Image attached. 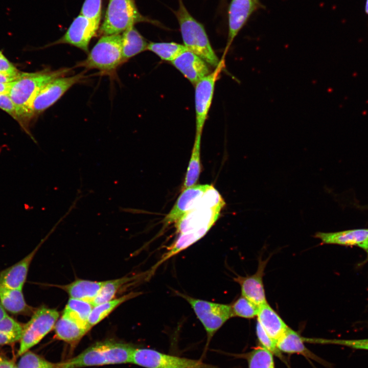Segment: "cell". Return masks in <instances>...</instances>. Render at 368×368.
I'll return each instance as SVG.
<instances>
[{
  "mask_svg": "<svg viewBox=\"0 0 368 368\" xmlns=\"http://www.w3.org/2000/svg\"><path fill=\"white\" fill-rule=\"evenodd\" d=\"M225 204L221 195L211 185L196 205L175 223L178 236L161 257L162 261L165 262L204 236L219 218Z\"/></svg>",
  "mask_w": 368,
  "mask_h": 368,
  "instance_id": "obj_1",
  "label": "cell"
},
{
  "mask_svg": "<svg viewBox=\"0 0 368 368\" xmlns=\"http://www.w3.org/2000/svg\"><path fill=\"white\" fill-rule=\"evenodd\" d=\"M72 71L70 68L56 70L44 69L33 73L21 72L13 81L9 95L16 106L18 122L29 133L28 125L32 120L31 106L35 96L47 83L56 78L65 76Z\"/></svg>",
  "mask_w": 368,
  "mask_h": 368,
  "instance_id": "obj_2",
  "label": "cell"
},
{
  "mask_svg": "<svg viewBox=\"0 0 368 368\" xmlns=\"http://www.w3.org/2000/svg\"><path fill=\"white\" fill-rule=\"evenodd\" d=\"M135 347L132 344L106 340L97 342L75 357L59 362V368H83L109 364L131 363Z\"/></svg>",
  "mask_w": 368,
  "mask_h": 368,
  "instance_id": "obj_3",
  "label": "cell"
},
{
  "mask_svg": "<svg viewBox=\"0 0 368 368\" xmlns=\"http://www.w3.org/2000/svg\"><path fill=\"white\" fill-rule=\"evenodd\" d=\"M175 12L184 45L215 68L220 60L213 50L203 25L189 12L182 0Z\"/></svg>",
  "mask_w": 368,
  "mask_h": 368,
  "instance_id": "obj_4",
  "label": "cell"
},
{
  "mask_svg": "<svg viewBox=\"0 0 368 368\" xmlns=\"http://www.w3.org/2000/svg\"><path fill=\"white\" fill-rule=\"evenodd\" d=\"M123 62L122 35H104L99 39L87 58L79 62L76 67H82L85 70L97 69L110 74Z\"/></svg>",
  "mask_w": 368,
  "mask_h": 368,
  "instance_id": "obj_5",
  "label": "cell"
},
{
  "mask_svg": "<svg viewBox=\"0 0 368 368\" xmlns=\"http://www.w3.org/2000/svg\"><path fill=\"white\" fill-rule=\"evenodd\" d=\"M149 20L140 14L134 0H109L100 33L103 36L120 34L137 22Z\"/></svg>",
  "mask_w": 368,
  "mask_h": 368,
  "instance_id": "obj_6",
  "label": "cell"
},
{
  "mask_svg": "<svg viewBox=\"0 0 368 368\" xmlns=\"http://www.w3.org/2000/svg\"><path fill=\"white\" fill-rule=\"evenodd\" d=\"M186 300L203 325L207 335V344L215 334L231 317V306L196 298L186 294L177 293Z\"/></svg>",
  "mask_w": 368,
  "mask_h": 368,
  "instance_id": "obj_7",
  "label": "cell"
},
{
  "mask_svg": "<svg viewBox=\"0 0 368 368\" xmlns=\"http://www.w3.org/2000/svg\"><path fill=\"white\" fill-rule=\"evenodd\" d=\"M59 317L56 309L41 306L34 311L24 325L17 355L20 356L38 343L55 327Z\"/></svg>",
  "mask_w": 368,
  "mask_h": 368,
  "instance_id": "obj_8",
  "label": "cell"
},
{
  "mask_svg": "<svg viewBox=\"0 0 368 368\" xmlns=\"http://www.w3.org/2000/svg\"><path fill=\"white\" fill-rule=\"evenodd\" d=\"M131 363L145 368H219L199 360L169 355L144 348L135 349Z\"/></svg>",
  "mask_w": 368,
  "mask_h": 368,
  "instance_id": "obj_9",
  "label": "cell"
},
{
  "mask_svg": "<svg viewBox=\"0 0 368 368\" xmlns=\"http://www.w3.org/2000/svg\"><path fill=\"white\" fill-rule=\"evenodd\" d=\"M224 57L223 56L213 72L195 84L196 140H201L203 128L212 104L215 83L225 67Z\"/></svg>",
  "mask_w": 368,
  "mask_h": 368,
  "instance_id": "obj_10",
  "label": "cell"
},
{
  "mask_svg": "<svg viewBox=\"0 0 368 368\" xmlns=\"http://www.w3.org/2000/svg\"><path fill=\"white\" fill-rule=\"evenodd\" d=\"M86 70L71 76H62L52 80L37 93L31 106L32 119L56 103L72 86L86 76Z\"/></svg>",
  "mask_w": 368,
  "mask_h": 368,
  "instance_id": "obj_11",
  "label": "cell"
},
{
  "mask_svg": "<svg viewBox=\"0 0 368 368\" xmlns=\"http://www.w3.org/2000/svg\"><path fill=\"white\" fill-rule=\"evenodd\" d=\"M100 22L80 14L73 20L65 34L51 44H68L87 53L89 43L97 33Z\"/></svg>",
  "mask_w": 368,
  "mask_h": 368,
  "instance_id": "obj_12",
  "label": "cell"
},
{
  "mask_svg": "<svg viewBox=\"0 0 368 368\" xmlns=\"http://www.w3.org/2000/svg\"><path fill=\"white\" fill-rule=\"evenodd\" d=\"M260 0H232L228 7V33L223 55H225L235 38L252 14L262 8Z\"/></svg>",
  "mask_w": 368,
  "mask_h": 368,
  "instance_id": "obj_13",
  "label": "cell"
},
{
  "mask_svg": "<svg viewBox=\"0 0 368 368\" xmlns=\"http://www.w3.org/2000/svg\"><path fill=\"white\" fill-rule=\"evenodd\" d=\"M211 186L209 185H195L183 190L175 204L164 219V225L175 223L194 208Z\"/></svg>",
  "mask_w": 368,
  "mask_h": 368,
  "instance_id": "obj_14",
  "label": "cell"
},
{
  "mask_svg": "<svg viewBox=\"0 0 368 368\" xmlns=\"http://www.w3.org/2000/svg\"><path fill=\"white\" fill-rule=\"evenodd\" d=\"M268 260L259 261L258 269L255 274L246 277L238 275L234 279L241 287L242 296L259 306L267 303L263 277Z\"/></svg>",
  "mask_w": 368,
  "mask_h": 368,
  "instance_id": "obj_15",
  "label": "cell"
},
{
  "mask_svg": "<svg viewBox=\"0 0 368 368\" xmlns=\"http://www.w3.org/2000/svg\"><path fill=\"white\" fill-rule=\"evenodd\" d=\"M171 63L194 85L211 73L208 63L188 49L180 54Z\"/></svg>",
  "mask_w": 368,
  "mask_h": 368,
  "instance_id": "obj_16",
  "label": "cell"
},
{
  "mask_svg": "<svg viewBox=\"0 0 368 368\" xmlns=\"http://www.w3.org/2000/svg\"><path fill=\"white\" fill-rule=\"evenodd\" d=\"M43 241L21 260L0 271V286L22 289L31 262Z\"/></svg>",
  "mask_w": 368,
  "mask_h": 368,
  "instance_id": "obj_17",
  "label": "cell"
},
{
  "mask_svg": "<svg viewBox=\"0 0 368 368\" xmlns=\"http://www.w3.org/2000/svg\"><path fill=\"white\" fill-rule=\"evenodd\" d=\"M54 329L55 337L68 343L72 348L75 347L90 329L63 313Z\"/></svg>",
  "mask_w": 368,
  "mask_h": 368,
  "instance_id": "obj_18",
  "label": "cell"
},
{
  "mask_svg": "<svg viewBox=\"0 0 368 368\" xmlns=\"http://www.w3.org/2000/svg\"><path fill=\"white\" fill-rule=\"evenodd\" d=\"M315 237L323 244L360 247L368 240V229H356L337 232H318Z\"/></svg>",
  "mask_w": 368,
  "mask_h": 368,
  "instance_id": "obj_19",
  "label": "cell"
},
{
  "mask_svg": "<svg viewBox=\"0 0 368 368\" xmlns=\"http://www.w3.org/2000/svg\"><path fill=\"white\" fill-rule=\"evenodd\" d=\"M257 316V321L277 342L289 327L267 303L259 306Z\"/></svg>",
  "mask_w": 368,
  "mask_h": 368,
  "instance_id": "obj_20",
  "label": "cell"
},
{
  "mask_svg": "<svg viewBox=\"0 0 368 368\" xmlns=\"http://www.w3.org/2000/svg\"><path fill=\"white\" fill-rule=\"evenodd\" d=\"M105 282V281L77 279L67 285L54 286L64 290L71 298L82 300L91 304Z\"/></svg>",
  "mask_w": 368,
  "mask_h": 368,
  "instance_id": "obj_21",
  "label": "cell"
},
{
  "mask_svg": "<svg viewBox=\"0 0 368 368\" xmlns=\"http://www.w3.org/2000/svg\"><path fill=\"white\" fill-rule=\"evenodd\" d=\"M0 303L6 311L16 315H30L33 308L25 301L22 289L0 286Z\"/></svg>",
  "mask_w": 368,
  "mask_h": 368,
  "instance_id": "obj_22",
  "label": "cell"
},
{
  "mask_svg": "<svg viewBox=\"0 0 368 368\" xmlns=\"http://www.w3.org/2000/svg\"><path fill=\"white\" fill-rule=\"evenodd\" d=\"M145 275V274H138L105 281L91 304L95 306L113 299L119 292H122L138 283Z\"/></svg>",
  "mask_w": 368,
  "mask_h": 368,
  "instance_id": "obj_23",
  "label": "cell"
},
{
  "mask_svg": "<svg viewBox=\"0 0 368 368\" xmlns=\"http://www.w3.org/2000/svg\"><path fill=\"white\" fill-rule=\"evenodd\" d=\"M304 342L303 337L288 327L278 340L277 345L281 353L301 354L307 358L316 360L317 357L306 347Z\"/></svg>",
  "mask_w": 368,
  "mask_h": 368,
  "instance_id": "obj_24",
  "label": "cell"
},
{
  "mask_svg": "<svg viewBox=\"0 0 368 368\" xmlns=\"http://www.w3.org/2000/svg\"><path fill=\"white\" fill-rule=\"evenodd\" d=\"M148 44L134 26L127 29L122 35V56L124 62L147 50Z\"/></svg>",
  "mask_w": 368,
  "mask_h": 368,
  "instance_id": "obj_25",
  "label": "cell"
},
{
  "mask_svg": "<svg viewBox=\"0 0 368 368\" xmlns=\"http://www.w3.org/2000/svg\"><path fill=\"white\" fill-rule=\"evenodd\" d=\"M141 294L140 292H131L117 298H113L94 307L88 318V324L92 328L107 317L117 307L124 302Z\"/></svg>",
  "mask_w": 368,
  "mask_h": 368,
  "instance_id": "obj_26",
  "label": "cell"
},
{
  "mask_svg": "<svg viewBox=\"0 0 368 368\" xmlns=\"http://www.w3.org/2000/svg\"><path fill=\"white\" fill-rule=\"evenodd\" d=\"M94 307L90 303L70 298L65 306L63 314L91 329V327L88 324V321Z\"/></svg>",
  "mask_w": 368,
  "mask_h": 368,
  "instance_id": "obj_27",
  "label": "cell"
},
{
  "mask_svg": "<svg viewBox=\"0 0 368 368\" xmlns=\"http://www.w3.org/2000/svg\"><path fill=\"white\" fill-rule=\"evenodd\" d=\"M147 50L153 52L161 59L172 62L187 50L183 45L173 42H150Z\"/></svg>",
  "mask_w": 368,
  "mask_h": 368,
  "instance_id": "obj_28",
  "label": "cell"
},
{
  "mask_svg": "<svg viewBox=\"0 0 368 368\" xmlns=\"http://www.w3.org/2000/svg\"><path fill=\"white\" fill-rule=\"evenodd\" d=\"M200 144L201 141H195L186 175L183 190L195 185L198 179L201 169Z\"/></svg>",
  "mask_w": 368,
  "mask_h": 368,
  "instance_id": "obj_29",
  "label": "cell"
},
{
  "mask_svg": "<svg viewBox=\"0 0 368 368\" xmlns=\"http://www.w3.org/2000/svg\"><path fill=\"white\" fill-rule=\"evenodd\" d=\"M246 358L248 368H275L273 354L262 346L248 353Z\"/></svg>",
  "mask_w": 368,
  "mask_h": 368,
  "instance_id": "obj_30",
  "label": "cell"
},
{
  "mask_svg": "<svg viewBox=\"0 0 368 368\" xmlns=\"http://www.w3.org/2000/svg\"><path fill=\"white\" fill-rule=\"evenodd\" d=\"M20 356L17 368H59V363L51 362L30 351Z\"/></svg>",
  "mask_w": 368,
  "mask_h": 368,
  "instance_id": "obj_31",
  "label": "cell"
},
{
  "mask_svg": "<svg viewBox=\"0 0 368 368\" xmlns=\"http://www.w3.org/2000/svg\"><path fill=\"white\" fill-rule=\"evenodd\" d=\"M234 316L252 318L258 314L259 306L241 296L231 305Z\"/></svg>",
  "mask_w": 368,
  "mask_h": 368,
  "instance_id": "obj_32",
  "label": "cell"
},
{
  "mask_svg": "<svg viewBox=\"0 0 368 368\" xmlns=\"http://www.w3.org/2000/svg\"><path fill=\"white\" fill-rule=\"evenodd\" d=\"M305 342L334 344L343 346L349 348L368 350V339H328L321 338H308L304 337Z\"/></svg>",
  "mask_w": 368,
  "mask_h": 368,
  "instance_id": "obj_33",
  "label": "cell"
},
{
  "mask_svg": "<svg viewBox=\"0 0 368 368\" xmlns=\"http://www.w3.org/2000/svg\"><path fill=\"white\" fill-rule=\"evenodd\" d=\"M24 325L7 315L0 320V332L11 336L19 340L21 337Z\"/></svg>",
  "mask_w": 368,
  "mask_h": 368,
  "instance_id": "obj_34",
  "label": "cell"
},
{
  "mask_svg": "<svg viewBox=\"0 0 368 368\" xmlns=\"http://www.w3.org/2000/svg\"><path fill=\"white\" fill-rule=\"evenodd\" d=\"M256 334L262 347L277 357H282L281 352L277 347V342L268 335L258 321L256 325Z\"/></svg>",
  "mask_w": 368,
  "mask_h": 368,
  "instance_id": "obj_35",
  "label": "cell"
},
{
  "mask_svg": "<svg viewBox=\"0 0 368 368\" xmlns=\"http://www.w3.org/2000/svg\"><path fill=\"white\" fill-rule=\"evenodd\" d=\"M80 14L94 20L100 21L102 0H85Z\"/></svg>",
  "mask_w": 368,
  "mask_h": 368,
  "instance_id": "obj_36",
  "label": "cell"
},
{
  "mask_svg": "<svg viewBox=\"0 0 368 368\" xmlns=\"http://www.w3.org/2000/svg\"><path fill=\"white\" fill-rule=\"evenodd\" d=\"M21 72L17 68L3 55L0 51V73L3 74L17 79Z\"/></svg>",
  "mask_w": 368,
  "mask_h": 368,
  "instance_id": "obj_37",
  "label": "cell"
},
{
  "mask_svg": "<svg viewBox=\"0 0 368 368\" xmlns=\"http://www.w3.org/2000/svg\"><path fill=\"white\" fill-rule=\"evenodd\" d=\"M0 108L18 122L17 109L8 94L0 95Z\"/></svg>",
  "mask_w": 368,
  "mask_h": 368,
  "instance_id": "obj_38",
  "label": "cell"
},
{
  "mask_svg": "<svg viewBox=\"0 0 368 368\" xmlns=\"http://www.w3.org/2000/svg\"><path fill=\"white\" fill-rule=\"evenodd\" d=\"M17 340L13 337L0 332V345H5L14 343Z\"/></svg>",
  "mask_w": 368,
  "mask_h": 368,
  "instance_id": "obj_39",
  "label": "cell"
},
{
  "mask_svg": "<svg viewBox=\"0 0 368 368\" xmlns=\"http://www.w3.org/2000/svg\"><path fill=\"white\" fill-rule=\"evenodd\" d=\"M12 82L8 83H0V95L9 94L12 85Z\"/></svg>",
  "mask_w": 368,
  "mask_h": 368,
  "instance_id": "obj_40",
  "label": "cell"
},
{
  "mask_svg": "<svg viewBox=\"0 0 368 368\" xmlns=\"http://www.w3.org/2000/svg\"><path fill=\"white\" fill-rule=\"evenodd\" d=\"M14 365L12 361L0 357V368H13Z\"/></svg>",
  "mask_w": 368,
  "mask_h": 368,
  "instance_id": "obj_41",
  "label": "cell"
},
{
  "mask_svg": "<svg viewBox=\"0 0 368 368\" xmlns=\"http://www.w3.org/2000/svg\"><path fill=\"white\" fill-rule=\"evenodd\" d=\"M15 79L9 77L0 73V83H8L15 81Z\"/></svg>",
  "mask_w": 368,
  "mask_h": 368,
  "instance_id": "obj_42",
  "label": "cell"
},
{
  "mask_svg": "<svg viewBox=\"0 0 368 368\" xmlns=\"http://www.w3.org/2000/svg\"><path fill=\"white\" fill-rule=\"evenodd\" d=\"M7 315L6 310L0 303V320Z\"/></svg>",
  "mask_w": 368,
  "mask_h": 368,
  "instance_id": "obj_43",
  "label": "cell"
},
{
  "mask_svg": "<svg viewBox=\"0 0 368 368\" xmlns=\"http://www.w3.org/2000/svg\"><path fill=\"white\" fill-rule=\"evenodd\" d=\"M365 12L368 14V0H366V2Z\"/></svg>",
  "mask_w": 368,
  "mask_h": 368,
  "instance_id": "obj_44",
  "label": "cell"
},
{
  "mask_svg": "<svg viewBox=\"0 0 368 368\" xmlns=\"http://www.w3.org/2000/svg\"><path fill=\"white\" fill-rule=\"evenodd\" d=\"M362 249H364L366 251L368 258V244L366 245Z\"/></svg>",
  "mask_w": 368,
  "mask_h": 368,
  "instance_id": "obj_45",
  "label": "cell"
},
{
  "mask_svg": "<svg viewBox=\"0 0 368 368\" xmlns=\"http://www.w3.org/2000/svg\"><path fill=\"white\" fill-rule=\"evenodd\" d=\"M367 244H368V240L365 243H364L362 245H361L360 247H361V248H363Z\"/></svg>",
  "mask_w": 368,
  "mask_h": 368,
  "instance_id": "obj_46",
  "label": "cell"
},
{
  "mask_svg": "<svg viewBox=\"0 0 368 368\" xmlns=\"http://www.w3.org/2000/svg\"><path fill=\"white\" fill-rule=\"evenodd\" d=\"M13 368H17L16 365L15 364L14 365Z\"/></svg>",
  "mask_w": 368,
  "mask_h": 368,
  "instance_id": "obj_47",
  "label": "cell"
}]
</instances>
